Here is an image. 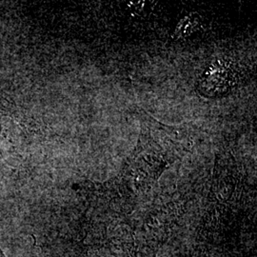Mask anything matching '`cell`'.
Instances as JSON below:
<instances>
[{
    "label": "cell",
    "mask_w": 257,
    "mask_h": 257,
    "mask_svg": "<svg viewBox=\"0 0 257 257\" xmlns=\"http://www.w3.org/2000/svg\"><path fill=\"white\" fill-rule=\"evenodd\" d=\"M230 71L223 64L214 62L205 72L203 86L207 92H224L230 85Z\"/></svg>",
    "instance_id": "cell-1"
},
{
    "label": "cell",
    "mask_w": 257,
    "mask_h": 257,
    "mask_svg": "<svg viewBox=\"0 0 257 257\" xmlns=\"http://www.w3.org/2000/svg\"><path fill=\"white\" fill-rule=\"evenodd\" d=\"M198 23L195 19H193V17H187L185 19H182L179 24L177 25L176 28V36L179 37H189L192 33H193L196 27H197Z\"/></svg>",
    "instance_id": "cell-2"
}]
</instances>
